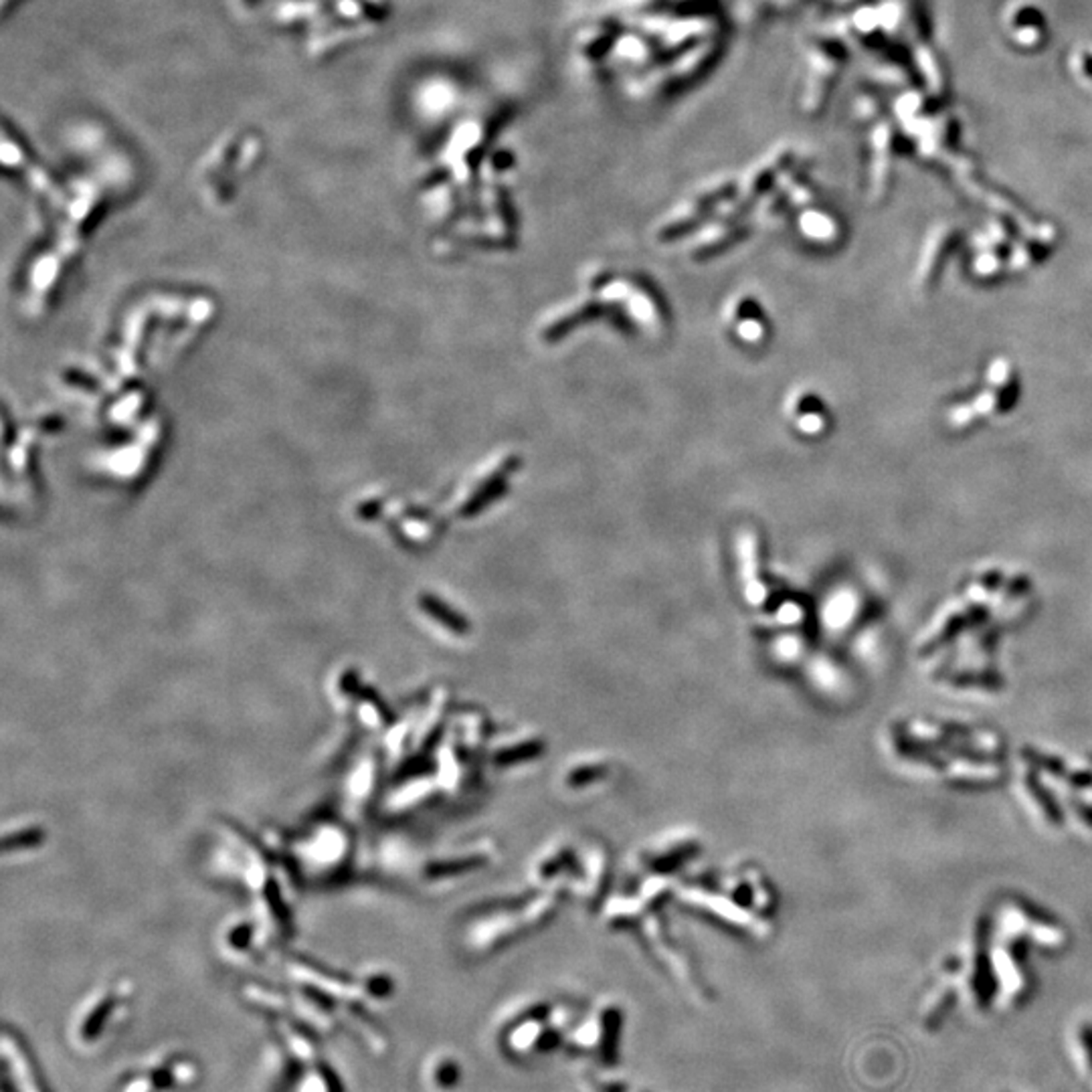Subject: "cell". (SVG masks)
<instances>
[{
	"instance_id": "cell-1",
	"label": "cell",
	"mask_w": 1092,
	"mask_h": 1092,
	"mask_svg": "<svg viewBox=\"0 0 1092 1092\" xmlns=\"http://www.w3.org/2000/svg\"><path fill=\"white\" fill-rule=\"evenodd\" d=\"M118 998L112 993H100L85 1001V1006L75 1013L69 1025V1040L80 1052L93 1050L104 1040L105 1028L116 1018Z\"/></svg>"
},
{
	"instance_id": "cell-2",
	"label": "cell",
	"mask_w": 1092,
	"mask_h": 1092,
	"mask_svg": "<svg viewBox=\"0 0 1092 1092\" xmlns=\"http://www.w3.org/2000/svg\"><path fill=\"white\" fill-rule=\"evenodd\" d=\"M3 1058L6 1076L13 1080L15 1092H47L35 1066L31 1064V1058L23 1044L13 1037V1034L3 1036Z\"/></svg>"
},
{
	"instance_id": "cell-3",
	"label": "cell",
	"mask_w": 1092,
	"mask_h": 1092,
	"mask_svg": "<svg viewBox=\"0 0 1092 1092\" xmlns=\"http://www.w3.org/2000/svg\"><path fill=\"white\" fill-rule=\"evenodd\" d=\"M302 1074L298 1078L293 1092H341V1086L336 1083V1076L332 1070L324 1064V1061L304 1064Z\"/></svg>"
},
{
	"instance_id": "cell-4",
	"label": "cell",
	"mask_w": 1092,
	"mask_h": 1092,
	"mask_svg": "<svg viewBox=\"0 0 1092 1092\" xmlns=\"http://www.w3.org/2000/svg\"><path fill=\"white\" fill-rule=\"evenodd\" d=\"M457 1064L450 1056H433L428 1070H425V1083L435 1092H450L457 1085Z\"/></svg>"
},
{
	"instance_id": "cell-5",
	"label": "cell",
	"mask_w": 1092,
	"mask_h": 1092,
	"mask_svg": "<svg viewBox=\"0 0 1092 1092\" xmlns=\"http://www.w3.org/2000/svg\"><path fill=\"white\" fill-rule=\"evenodd\" d=\"M122 1092H164L156 1074L144 1064L138 1073L122 1086Z\"/></svg>"
}]
</instances>
